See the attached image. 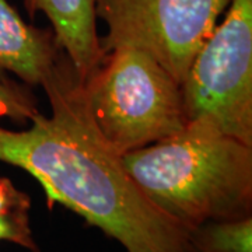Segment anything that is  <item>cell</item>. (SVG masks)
<instances>
[{
    "mask_svg": "<svg viewBox=\"0 0 252 252\" xmlns=\"http://www.w3.org/2000/svg\"><path fill=\"white\" fill-rule=\"evenodd\" d=\"M44 90L51 115L39 112L23 130L0 126V161L28 172L49 205L74 212L126 252H188V231L144 198L94 130L69 58Z\"/></svg>",
    "mask_w": 252,
    "mask_h": 252,
    "instance_id": "cell-1",
    "label": "cell"
},
{
    "mask_svg": "<svg viewBox=\"0 0 252 252\" xmlns=\"http://www.w3.org/2000/svg\"><path fill=\"white\" fill-rule=\"evenodd\" d=\"M38 114L35 98L27 90L6 77H0V119L23 124L30 122Z\"/></svg>",
    "mask_w": 252,
    "mask_h": 252,
    "instance_id": "cell-9",
    "label": "cell"
},
{
    "mask_svg": "<svg viewBox=\"0 0 252 252\" xmlns=\"http://www.w3.org/2000/svg\"><path fill=\"white\" fill-rule=\"evenodd\" d=\"M31 17L42 13L63 52L81 79H87L104 58L97 31L95 0H24Z\"/></svg>",
    "mask_w": 252,
    "mask_h": 252,
    "instance_id": "cell-7",
    "label": "cell"
},
{
    "mask_svg": "<svg viewBox=\"0 0 252 252\" xmlns=\"http://www.w3.org/2000/svg\"><path fill=\"white\" fill-rule=\"evenodd\" d=\"M188 252H252V216L207 221L190 228Z\"/></svg>",
    "mask_w": 252,
    "mask_h": 252,
    "instance_id": "cell-8",
    "label": "cell"
},
{
    "mask_svg": "<svg viewBox=\"0 0 252 252\" xmlns=\"http://www.w3.org/2000/svg\"><path fill=\"white\" fill-rule=\"evenodd\" d=\"M31 207V199L26 192L20 189L4 177H0V216L28 213Z\"/></svg>",
    "mask_w": 252,
    "mask_h": 252,
    "instance_id": "cell-11",
    "label": "cell"
},
{
    "mask_svg": "<svg viewBox=\"0 0 252 252\" xmlns=\"http://www.w3.org/2000/svg\"><path fill=\"white\" fill-rule=\"evenodd\" d=\"M66 58L52 30L28 24L7 0H0V74L11 73L44 89Z\"/></svg>",
    "mask_w": 252,
    "mask_h": 252,
    "instance_id": "cell-6",
    "label": "cell"
},
{
    "mask_svg": "<svg viewBox=\"0 0 252 252\" xmlns=\"http://www.w3.org/2000/svg\"><path fill=\"white\" fill-rule=\"evenodd\" d=\"M16 244L30 252H39L36 244L28 213H16L0 216V244Z\"/></svg>",
    "mask_w": 252,
    "mask_h": 252,
    "instance_id": "cell-10",
    "label": "cell"
},
{
    "mask_svg": "<svg viewBox=\"0 0 252 252\" xmlns=\"http://www.w3.org/2000/svg\"><path fill=\"white\" fill-rule=\"evenodd\" d=\"M230 0H95L107 32L104 55L129 46L150 55L182 84L198 51L216 28Z\"/></svg>",
    "mask_w": 252,
    "mask_h": 252,
    "instance_id": "cell-5",
    "label": "cell"
},
{
    "mask_svg": "<svg viewBox=\"0 0 252 252\" xmlns=\"http://www.w3.org/2000/svg\"><path fill=\"white\" fill-rule=\"evenodd\" d=\"M84 107L101 140L118 156L181 132L188 118L182 86L150 55L108 51L83 80Z\"/></svg>",
    "mask_w": 252,
    "mask_h": 252,
    "instance_id": "cell-3",
    "label": "cell"
},
{
    "mask_svg": "<svg viewBox=\"0 0 252 252\" xmlns=\"http://www.w3.org/2000/svg\"><path fill=\"white\" fill-rule=\"evenodd\" d=\"M181 86L188 122L252 146V0H230Z\"/></svg>",
    "mask_w": 252,
    "mask_h": 252,
    "instance_id": "cell-4",
    "label": "cell"
},
{
    "mask_svg": "<svg viewBox=\"0 0 252 252\" xmlns=\"http://www.w3.org/2000/svg\"><path fill=\"white\" fill-rule=\"evenodd\" d=\"M143 196L187 231L252 216V146L199 122L121 156Z\"/></svg>",
    "mask_w": 252,
    "mask_h": 252,
    "instance_id": "cell-2",
    "label": "cell"
}]
</instances>
